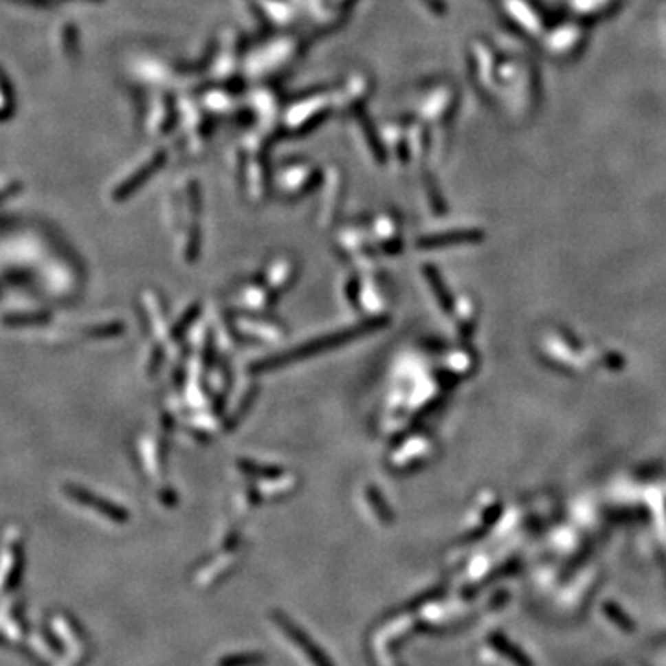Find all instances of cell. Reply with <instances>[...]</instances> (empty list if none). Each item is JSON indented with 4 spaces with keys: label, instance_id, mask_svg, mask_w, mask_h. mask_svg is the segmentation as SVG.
Listing matches in <instances>:
<instances>
[{
    "label": "cell",
    "instance_id": "cell-2",
    "mask_svg": "<svg viewBox=\"0 0 666 666\" xmlns=\"http://www.w3.org/2000/svg\"><path fill=\"white\" fill-rule=\"evenodd\" d=\"M65 492L72 500H76L78 504L85 505V507L100 513V515L108 516L109 520H113V522H126L128 520L126 509H122L120 505L113 504V502H109V500L102 498V496H98L95 492L87 491L84 487L67 485Z\"/></svg>",
    "mask_w": 666,
    "mask_h": 666
},
{
    "label": "cell",
    "instance_id": "cell-7",
    "mask_svg": "<svg viewBox=\"0 0 666 666\" xmlns=\"http://www.w3.org/2000/svg\"><path fill=\"white\" fill-rule=\"evenodd\" d=\"M48 315L45 313H36V315H13V317H6L4 322L8 326H23V324H37V322H43L47 320Z\"/></svg>",
    "mask_w": 666,
    "mask_h": 666
},
{
    "label": "cell",
    "instance_id": "cell-4",
    "mask_svg": "<svg viewBox=\"0 0 666 666\" xmlns=\"http://www.w3.org/2000/svg\"><path fill=\"white\" fill-rule=\"evenodd\" d=\"M489 641H491V644L494 646V650H496L500 655L507 657V659H509L515 666H535L533 661L529 659L528 655L524 654L522 650L518 648V646H515V644L511 643L507 636L500 635V633H492Z\"/></svg>",
    "mask_w": 666,
    "mask_h": 666
},
{
    "label": "cell",
    "instance_id": "cell-8",
    "mask_svg": "<svg viewBox=\"0 0 666 666\" xmlns=\"http://www.w3.org/2000/svg\"><path fill=\"white\" fill-rule=\"evenodd\" d=\"M430 272H432V283H433V287H435V293L439 294V300L443 302V306L450 307V298H448V294H446V289H444V291H443V287H441V283H439L437 274H435L433 270H430Z\"/></svg>",
    "mask_w": 666,
    "mask_h": 666
},
{
    "label": "cell",
    "instance_id": "cell-3",
    "mask_svg": "<svg viewBox=\"0 0 666 666\" xmlns=\"http://www.w3.org/2000/svg\"><path fill=\"white\" fill-rule=\"evenodd\" d=\"M278 625L285 630V633H287L289 639H291L294 644H298V646L304 650V654H306L307 657L313 661V665H315V666H331L330 659H328V657H324L322 650L318 648L317 644L313 643L311 639H309V636H307L306 633L300 630V628H296L294 624H291V620H287L285 617H278Z\"/></svg>",
    "mask_w": 666,
    "mask_h": 666
},
{
    "label": "cell",
    "instance_id": "cell-5",
    "mask_svg": "<svg viewBox=\"0 0 666 666\" xmlns=\"http://www.w3.org/2000/svg\"><path fill=\"white\" fill-rule=\"evenodd\" d=\"M472 232H452V234H441V235H428L424 239L419 241V246L422 248H433V246H443L452 245V243H463V241H472Z\"/></svg>",
    "mask_w": 666,
    "mask_h": 666
},
{
    "label": "cell",
    "instance_id": "cell-6",
    "mask_svg": "<svg viewBox=\"0 0 666 666\" xmlns=\"http://www.w3.org/2000/svg\"><path fill=\"white\" fill-rule=\"evenodd\" d=\"M603 612H606L607 619L611 620L612 624L617 625V628H620V630L635 631V622L630 619V614H628V612L622 611V607L614 606V603L609 601V603H603Z\"/></svg>",
    "mask_w": 666,
    "mask_h": 666
},
{
    "label": "cell",
    "instance_id": "cell-1",
    "mask_svg": "<svg viewBox=\"0 0 666 666\" xmlns=\"http://www.w3.org/2000/svg\"><path fill=\"white\" fill-rule=\"evenodd\" d=\"M376 324H381V320H378V322H370V324H365V326H357V328H352V330L348 331H339V333H333V335L320 337V339H317V341L309 342V344H304V346H300V348L291 350V352H287V354L278 355V357H272V359L263 361V363H258L256 368H258V370H272V368H276V366L280 365H285V363L306 359V357H311L313 354L322 352V350L335 348V346H339V344H344V342L352 341L354 337H359L363 335L365 331L373 330Z\"/></svg>",
    "mask_w": 666,
    "mask_h": 666
}]
</instances>
